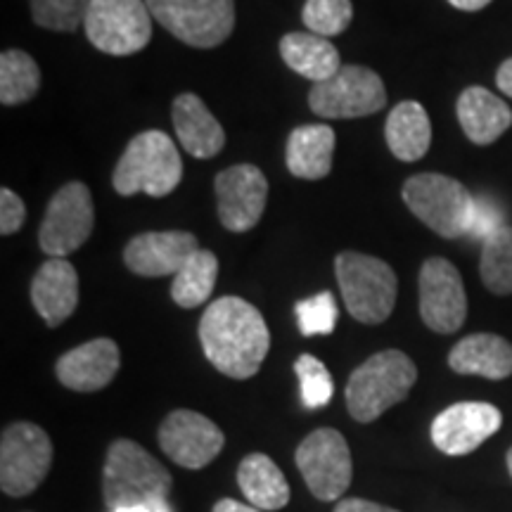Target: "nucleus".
I'll use <instances>...</instances> for the list:
<instances>
[{"mask_svg": "<svg viewBox=\"0 0 512 512\" xmlns=\"http://www.w3.org/2000/svg\"><path fill=\"white\" fill-rule=\"evenodd\" d=\"M204 356L219 373L249 380L259 373L271 347V332L259 309L240 297L211 302L200 320Z\"/></svg>", "mask_w": 512, "mask_h": 512, "instance_id": "obj_1", "label": "nucleus"}, {"mask_svg": "<svg viewBox=\"0 0 512 512\" xmlns=\"http://www.w3.org/2000/svg\"><path fill=\"white\" fill-rule=\"evenodd\" d=\"M102 491L110 510L166 501L171 491V475L136 441L117 439L107 451Z\"/></svg>", "mask_w": 512, "mask_h": 512, "instance_id": "obj_2", "label": "nucleus"}, {"mask_svg": "<svg viewBox=\"0 0 512 512\" xmlns=\"http://www.w3.org/2000/svg\"><path fill=\"white\" fill-rule=\"evenodd\" d=\"M418 368L403 351L387 349L361 363L347 382V408L358 422H373L411 394Z\"/></svg>", "mask_w": 512, "mask_h": 512, "instance_id": "obj_3", "label": "nucleus"}, {"mask_svg": "<svg viewBox=\"0 0 512 512\" xmlns=\"http://www.w3.org/2000/svg\"><path fill=\"white\" fill-rule=\"evenodd\" d=\"M183 178V162L174 140L164 131H145L128 143L114 169L112 183L119 195L131 197L145 192L150 197H166Z\"/></svg>", "mask_w": 512, "mask_h": 512, "instance_id": "obj_4", "label": "nucleus"}, {"mask_svg": "<svg viewBox=\"0 0 512 512\" xmlns=\"http://www.w3.org/2000/svg\"><path fill=\"white\" fill-rule=\"evenodd\" d=\"M335 268L344 306L358 323L377 325L392 316L399 290L392 266L370 254L342 252Z\"/></svg>", "mask_w": 512, "mask_h": 512, "instance_id": "obj_5", "label": "nucleus"}, {"mask_svg": "<svg viewBox=\"0 0 512 512\" xmlns=\"http://www.w3.org/2000/svg\"><path fill=\"white\" fill-rule=\"evenodd\" d=\"M403 202L418 219L441 238L467 235L475 209V197L456 178L418 174L403 183Z\"/></svg>", "mask_w": 512, "mask_h": 512, "instance_id": "obj_6", "label": "nucleus"}, {"mask_svg": "<svg viewBox=\"0 0 512 512\" xmlns=\"http://www.w3.org/2000/svg\"><path fill=\"white\" fill-rule=\"evenodd\" d=\"M150 15L192 48H216L233 34L235 0H145Z\"/></svg>", "mask_w": 512, "mask_h": 512, "instance_id": "obj_7", "label": "nucleus"}, {"mask_svg": "<svg viewBox=\"0 0 512 512\" xmlns=\"http://www.w3.org/2000/svg\"><path fill=\"white\" fill-rule=\"evenodd\" d=\"M86 36L107 55H136L152 38V15L143 0H91Z\"/></svg>", "mask_w": 512, "mask_h": 512, "instance_id": "obj_8", "label": "nucleus"}, {"mask_svg": "<svg viewBox=\"0 0 512 512\" xmlns=\"http://www.w3.org/2000/svg\"><path fill=\"white\" fill-rule=\"evenodd\" d=\"M53 463L50 437L34 422L5 427L0 439V486L8 496H27L48 477Z\"/></svg>", "mask_w": 512, "mask_h": 512, "instance_id": "obj_9", "label": "nucleus"}, {"mask_svg": "<svg viewBox=\"0 0 512 512\" xmlns=\"http://www.w3.org/2000/svg\"><path fill=\"white\" fill-rule=\"evenodd\" d=\"M309 105L323 119H358L380 112L387 105V91L373 69L349 64L328 81L313 83Z\"/></svg>", "mask_w": 512, "mask_h": 512, "instance_id": "obj_10", "label": "nucleus"}, {"mask_svg": "<svg viewBox=\"0 0 512 512\" xmlns=\"http://www.w3.org/2000/svg\"><path fill=\"white\" fill-rule=\"evenodd\" d=\"M297 465L306 486L318 501H337L349 489L354 463L347 439L337 430L323 427L311 432L297 448Z\"/></svg>", "mask_w": 512, "mask_h": 512, "instance_id": "obj_11", "label": "nucleus"}, {"mask_svg": "<svg viewBox=\"0 0 512 512\" xmlns=\"http://www.w3.org/2000/svg\"><path fill=\"white\" fill-rule=\"evenodd\" d=\"M93 197L86 183L62 185L48 202L46 219L38 230V242L50 259H64L76 252L93 233Z\"/></svg>", "mask_w": 512, "mask_h": 512, "instance_id": "obj_12", "label": "nucleus"}, {"mask_svg": "<svg viewBox=\"0 0 512 512\" xmlns=\"http://www.w3.org/2000/svg\"><path fill=\"white\" fill-rule=\"evenodd\" d=\"M420 316L427 328L439 335H453L467 318V294L463 278L451 261L427 259L420 268Z\"/></svg>", "mask_w": 512, "mask_h": 512, "instance_id": "obj_13", "label": "nucleus"}, {"mask_svg": "<svg viewBox=\"0 0 512 512\" xmlns=\"http://www.w3.org/2000/svg\"><path fill=\"white\" fill-rule=\"evenodd\" d=\"M219 219L230 233H247L261 221L268 200V181L254 164H235L214 181Z\"/></svg>", "mask_w": 512, "mask_h": 512, "instance_id": "obj_14", "label": "nucleus"}, {"mask_svg": "<svg viewBox=\"0 0 512 512\" xmlns=\"http://www.w3.org/2000/svg\"><path fill=\"white\" fill-rule=\"evenodd\" d=\"M223 432L207 415L195 411H174L159 427V446L185 470L207 467L223 451Z\"/></svg>", "mask_w": 512, "mask_h": 512, "instance_id": "obj_15", "label": "nucleus"}, {"mask_svg": "<svg viewBox=\"0 0 512 512\" xmlns=\"http://www.w3.org/2000/svg\"><path fill=\"white\" fill-rule=\"evenodd\" d=\"M503 415L482 401L453 403L432 422V441L446 456H467L501 430Z\"/></svg>", "mask_w": 512, "mask_h": 512, "instance_id": "obj_16", "label": "nucleus"}, {"mask_svg": "<svg viewBox=\"0 0 512 512\" xmlns=\"http://www.w3.org/2000/svg\"><path fill=\"white\" fill-rule=\"evenodd\" d=\"M200 249L197 238L188 230H164V233H140L124 249V261L143 278L176 275L185 261Z\"/></svg>", "mask_w": 512, "mask_h": 512, "instance_id": "obj_17", "label": "nucleus"}, {"mask_svg": "<svg viewBox=\"0 0 512 512\" xmlns=\"http://www.w3.org/2000/svg\"><path fill=\"white\" fill-rule=\"evenodd\" d=\"M121 354L114 339L100 337L67 351L57 361L55 373L67 389L74 392H98L119 373Z\"/></svg>", "mask_w": 512, "mask_h": 512, "instance_id": "obj_18", "label": "nucleus"}, {"mask_svg": "<svg viewBox=\"0 0 512 512\" xmlns=\"http://www.w3.org/2000/svg\"><path fill=\"white\" fill-rule=\"evenodd\" d=\"M31 302L48 328H57L79 304V275L67 259H48L31 283Z\"/></svg>", "mask_w": 512, "mask_h": 512, "instance_id": "obj_19", "label": "nucleus"}, {"mask_svg": "<svg viewBox=\"0 0 512 512\" xmlns=\"http://www.w3.org/2000/svg\"><path fill=\"white\" fill-rule=\"evenodd\" d=\"M174 128L183 150L197 159L216 157L226 145V133L219 119L207 110V105L192 93H183L174 100Z\"/></svg>", "mask_w": 512, "mask_h": 512, "instance_id": "obj_20", "label": "nucleus"}, {"mask_svg": "<svg viewBox=\"0 0 512 512\" xmlns=\"http://www.w3.org/2000/svg\"><path fill=\"white\" fill-rule=\"evenodd\" d=\"M448 366L460 375L505 380L512 375V344L498 335H489V332L470 335L460 339L451 349Z\"/></svg>", "mask_w": 512, "mask_h": 512, "instance_id": "obj_21", "label": "nucleus"}, {"mask_svg": "<svg viewBox=\"0 0 512 512\" xmlns=\"http://www.w3.org/2000/svg\"><path fill=\"white\" fill-rule=\"evenodd\" d=\"M458 121L472 143L491 145L512 126V112L498 95L472 86L458 98Z\"/></svg>", "mask_w": 512, "mask_h": 512, "instance_id": "obj_22", "label": "nucleus"}, {"mask_svg": "<svg viewBox=\"0 0 512 512\" xmlns=\"http://www.w3.org/2000/svg\"><path fill=\"white\" fill-rule=\"evenodd\" d=\"M335 131L325 124L299 126L287 140V169L302 181H320L330 174L335 155Z\"/></svg>", "mask_w": 512, "mask_h": 512, "instance_id": "obj_23", "label": "nucleus"}, {"mask_svg": "<svg viewBox=\"0 0 512 512\" xmlns=\"http://www.w3.org/2000/svg\"><path fill=\"white\" fill-rule=\"evenodd\" d=\"M384 136L392 155L401 162H418L427 155L432 143V124L425 107L415 100L399 102L389 112Z\"/></svg>", "mask_w": 512, "mask_h": 512, "instance_id": "obj_24", "label": "nucleus"}, {"mask_svg": "<svg viewBox=\"0 0 512 512\" xmlns=\"http://www.w3.org/2000/svg\"><path fill=\"white\" fill-rule=\"evenodd\" d=\"M238 484L249 505L280 510L290 503V484L278 465L264 453H249L238 467Z\"/></svg>", "mask_w": 512, "mask_h": 512, "instance_id": "obj_25", "label": "nucleus"}, {"mask_svg": "<svg viewBox=\"0 0 512 512\" xmlns=\"http://www.w3.org/2000/svg\"><path fill=\"white\" fill-rule=\"evenodd\" d=\"M280 55H283L287 67L313 83L328 81L330 76H335L342 69L337 48L332 46L328 38L316 34L294 31V34L283 36Z\"/></svg>", "mask_w": 512, "mask_h": 512, "instance_id": "obj_26", "label": "nucleus"}, {"mask_svg": "<svg viewBox=\"0 0 512 512\" xmlns=\"http://www.w3.org/2000/svg\"><path fill=\"white\" fill-rule=\"evenodd\" d=\"M216 278H219V259L214 252L200 247L174 275L171 297L183 309H195L211 297Z\"/></svg>", "mask_w": 512, "mask_h": 512, "instance_id": "obj_27", "label": "nucleus"}, {"mask_svg": "<svg viewBox=\"0 0 512 512\" xmlns=\"http://www.w3.org/2000/svg\"><path fill=\"white\" fill-rule=\"evenodd\" d=\"M41 88V69L22 50H3L0 55V102L5 107L29 102Z\"/></svg>", "mask_w": 512, "mask_h": 512, "instance_id": "obj_28", "label": "nucleus"}, {"mask_svg": "<svg viewBox=\"0 0 512 512\" xmlns=\"http://www.w3.org/2000/svg\"><path fill=\"white\" fill-rule=\"evenodd\" d=\"M479 273L489 292L512 294V226H503L484 240Z\"/></svg>", "mask_w": 512, "mask_h": 512, "instance_id": "obj_29", "label": "nucleus"}, {"mask_svg": "<svg viewBox=\"0 0 512 512\" xmlns=\"http://www.w3.org/2000/svg\"><path fill=\"white\" fill-rule=\"evenodd\" d=\"M302 19L311 34L332 38L347 31L354 19V5L351 0H306Z\"/></svg>", "mask_w": 512, "mask_h": 512, "instance_id": "obj_30", "label": "nucleus"}, {"mask_svg": "<svg viewBox=\"0 0 512 512\" xmlns=\"http://www.w3.org/2000/svg\"><path fill=\"white\" fill-rule=\"evenodd\" d=\"M91 0H31V15L38 27L72 34L86 22Z\"/></svg>", "mask_w": 512, "mask_h": 512, "instance_id": "obj_31", "label": "nucleus"}, {"mask_svg": "<svg viewBox=\"0 0 512 512\" xmlns=\"http://www.w3.org/2000/svg\"><path fill=\"white\" fill-rule=\"evenodd\" d=\"M294 373L299 377V387H302V403L311 411L316 408L328 406L335 394V382L325 368L323 361H318L316 356L302 354L294 363Z\"/></svg>", "mask_w": 512, "mask_h": 512, "instance_id": "obj_32", "label": "nucleus"}, {"mask_svg": "<svg viewBox=\"0 0 512 512\" xmlns=\"http://www.w3.org/2000/svg\"><path fill=\"white\" fill-rule=\"evenodd\" d=\"M297 325L304 337L330 335L337 325V302L330 292H320L316 297L302 299L297 304Z\"/></svg>", "mask_w": 512, "mask_h": 512, "instance_id": "obj_33", "label": "nucleus"}, {"mask_svg": "<svg viewBox=\"0 0 512 512\" xmlns=\"http://www.w3.org/2000/svg\"><path fill=\"white\" fill-rule=\"evenodd\" d=\"M503 219L505 214L496 204V200H491V197H475V209H472V221L467 235L472 240H489L496 230L505 226Z\"/></svg>", "mask_w": 512, "mask_h": 512, "instance_id": "obj_34", "label": "nucleus"}, {"mask_svg": "<svg viewBox=\"0 0 512 512\" xmlns=\"http://www.w3.org/2000/svg\"><path fill=\"white\" fill-rule=\"evenodd\" d=\"M24 216H27V207H24L22 197L10 188L0 190V233H17V230L22 228Z\"/></svg>", "mask_w": 512, "mask_h": 512, "instance_id": "obj_35", "label": "nucleus"}, {"mask_svg": "<svg viewBox=\"0 0 512 512\" xmlns=\"http://www.w3.org/2000/svg\"><path fill=\"white\" fill-rule=\"evenodd\" d=\"M335 512H399V510L384 508V505L363 501V498H347V501H339Z\"/></svg>", "mask_w": 512, "mask_h": 512, "instance_id": "obj_36", "label": "nucleus"}, {"mask_svg": "<svg viewBox=\"0 0 512 512\" xmlns=\"http://www.w3.org/2000/svg\"><path fill=\"white\" fill-rule=\"evenodd\" d=\"M211 512H264V510L254 508V505L233 501V498H223V501L214 505V510H211Z\"/></svg>", "mask_w": 512, "mask_h": 512, "instance_id": "obj_37", "label": "nucleus"}, {"mask_svg": "<svg viewBox=\"0 0 512 512\" xmlns=\"http://www.w3.org/2000/svg\"><path fill=\"white\" fill-rule=\"evenodd\" d=\"M496 83L505 95H510L512 98V57L501 64V69H498L496 74Z\"/></svg>", "mask_w": 512, "mask_h": 512, "instance_id": "obj_38", "label": "nucleus"}, {"mask_svg": "<svg viewBox=\"0 0 512 512\" xmlns=\"http://www.w3.org/2000/svg\"><path fill=\"white\" fill-rule=\"evenodd\" d=\"M110 512H171V508L166 501H152L147 505H128V508H117Z\"/></svg>", "mask_w": 512, "mask_h": 512, "instance_id": "obj_39", "label": "nucleus"}, {"mask_svg": "<svg viewBox=\"0 0 512 512\" xmlns=\"http://www.w3.org/2000/svg\"><path fill=\"white\" fill-rule=\"evenodd\" d=\"M448 3L453 5V8L458 10H465V12H477L486 8V5L491 3V0H448Z\"/></svg>", "mask_w": 512, "mask_h": 512, "instance_id": "obj_40", "label": "nucleus"}, {"mask_svg": "<svg viewBox=\"0 0 512 512\" xmlns=\"http://www.w3.org/2000/svg\"><path fill=\"white\" fill-rule=\"evenodd\" d=\"M508 470H510V475H512V448L508 451Z\"/></svg>", "mask_w": 512, "mask_h": 512, "instance_id": "obj_41", "label": "nucleus"}]
</instances>
